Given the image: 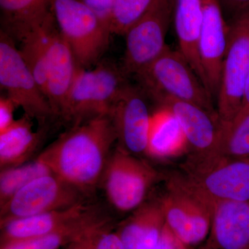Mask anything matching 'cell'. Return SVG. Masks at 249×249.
Segmentation results:
<instances>
[{"label": "cell", "mask_w": 249, "mask_h": 249, "mask_svg": "<svg viewBox=\"0 0 249 249\" xmlns=\"http://www.w3.org/2000/svg\"><path fill=\"white\" fill-rule=\"evenodd\" d=\"M117 138L109 116L73 124L38 157L52 173L86 193L102 180Z\"/></svg>", "instance_id": "obj_1"}, {"label": "cell", "mask_w": 249, "mask_h": 249, "mask_svg": "<svg viewBox=\"0 0 249 249\" xmlns=\"http://www.w3.org/2000/svg\"><path fill=\"white\" fill-rule=\"evenodd\" d=\"M135 77L147 97L156 102L160 98H171L217 114L213 98L186 59L179 51L173 50L168 45Z\"/></svg>", "instance_id": "obj_2"}, {"label": "cell", "mask_w": 249, "mask_h": 249, "mask_svg": "<svg viewBox=\"0 0 249 249\" xmlns=\"http://www.w3.org/2000/svg\"><path fill=\"white\" fill-rule=\"evenodd\" d=\"M122 67L101 60L92 70H77L63 120L72 125L109 114L111 107L129 82Z\"/></svg>", "instance_id": "obj_3"}, {"label": "cell", "mask_w": 249, "mask_h": 249, "mask_svg": "<svg viewBox=\"0 0 249 249\" xmlns=\"http://www.w3.org/2000/svg\"><path fill=\"white\" fill-rule=\"evenodd\" d=\"M165 192L160 197L165 226L181 245L193 247L209 236L213 201L187 181L182 173L165 176Z\"/></svg>", "instance_id": "obj_4"}, {"label": "cell", "mask_w": 249, "mask_h": 249, "mask_svg": "<svg viewBox=\"0 0 249 249\" xmlns=\"http://www.w3.org/2000/svg\"><path fill=\"white\" fill-rule=\"evenodd\" d=\"M52 11L78 67L89 69L101 61L111 35L109 23L80 0H52Z\"/></svg>", "instance_id": "obj_5"}, {"label": "cell", "mask_w": 249, "mask_h": 249, "mask_svg": "<svg viewBox=\"0 0 249 249\" xmlns=\"http://www.w3.org/2000/svg\"><path fill=\"white\" fill-rule=\"evenodd\" d=\"M181 168L189 184L213 202L249 201V158L188 157Z\"/></svg>", "instance_id": "obj_6"}, {"label": "cell", "mask_w": 249, "mask_h": 249, "mask_svg": "<svg viewBox=\"0 0 249 249\" xmlns=\"http://www.w3.org/2000/svg\"><path fill=\"white\" fill-rule=\"evenodd\" d=\"M164 178L145 160L116 146L101 183L109 204L121 213H130L147 201L152 187Z\"/></svg>", "instance_id": "obj_7"}, {"label": "cell", "mask_w": 249, "mask_h": 249, "mask_svg": "<svg viewBox=\"0 0 249 249\" xmlns=\"http://www.w3.org/2000/svg\"><path fill=\"white\" fill-rule=\"evenodd\" d=\"M228 25L217 98V114L224 125L231 124L240 111L249 74V10L235 16Z\"/></svg>", "instance_id": "obj_8"}, {"label": "cell", "mask_w": 249, "mask_h": 249, "mask_svg": "<svg viewBox=\"0 0 249 249\" xmlns=\"http://www.w3.org/2000/svg\"><path fill=\"white\" fill-rule=\"evenodd\" d=\"M0 88L40 127L57 117L12 37L0 31Z\"/></svg>", "instance_id": "obj_9"}, {"label": "cell", "mask_w": 249, "mask_h": 249, "mask_svg": "<svg viewBox=\"0 0 249 249\" xmlns=\"http://www.w3.org/2000/svg\"><path fill=\"white\" fill-rule=\"evenodd\" d=\"M174 0H153L149 9L126 33L123 70L137 76L163 52L170 23Z\"/></svg>", "instance_id": "obj_10"}, {"label": "cell", "mask_w": 249, "mask_h": 249, "mask_svg": "<svg viewBox=\"0 0 249 249\" xmlns=\"http://www.w3.org/2000/svg\"><path fill=\"white\" fill-rule=\"evenodd\" d=\"M85 193L54 174L36 178L0 206V224L84 202Z\"/></svg>", "instance_id": "obj_11"}, {"label": "cell", "mask_w": 249, "mask_h": 249, "mask_svg": "<svg viewBox=\"0 0 249 249\" xmlns=\"http://www.w3.org/2000/svg\"><path fill=\"white\" fill-rule=\"evenodd\" d=\"M147 97L139 85L129 83L108 114L115 129L116 146L130 155H146L152 115Z\"/></svg>", "instance_id": "obj_12"}, {"label": "cell", "mask_w": 249, "mask_h": 249, "mask_svg": "<svg viewBox=\"0 0 249 249\" xmlns=\"http://www.w3.org/2000/svg\"><path fill=\"white\" fill-rule=\"evenodd\" d=\"M157 103L178 119L189 145L188 157L200 159L218 155L222 125L217 114L171 98H160Z\"/></svg>", "instance_id": "obj_13"}, {"label": "cell", "mask_w": 249, "mask_h": 249, "mask_svg": "<svg viewBox=\"0 0 249 249\" xmlns=\"http://www.w3.org/2000/svg\"><path fill=\"white\" fill-rule=\"evenodd\" d=\"M47 42V96L57 117L63 119L78 65L55 19L49 25Z\"/></svg>", "instance_id": "obj_14"}, {"label": "cell", "mask_w": 249, "mask_h": 249, "mask_svg": "<svg viewBox=\"0 0 249 249\" xmlns=\"http://www.w3.org/2000/svg\"><path fill=\"white\" fill-rule=\"evenodd\" d=\"M203 18L199 51L208 89L217 100L222 67L228 42L229 25L223 16L219 0H201Z\"/></svg>", "instance_id": "obj_15"}, {"label": "cell", "mask_w": 249, "mask_h": 249, "mask_svg": "<svg viewBox=\"0 0 249 249\" xmlns=\"http://www.w3.org/2000/svg\"><path fill=\"white\" fill-rule=\"evenodd\" d=\"M207 242L214 249H249V201H213Z\"/></svg>", "instance_id": "obj_16"}, {"label": "cell", "mask_w": 249, "mask_h": 249, "mask_svg": "<svg viewBox=\"0 0 249 249\" xmlns=\"http://www.w3.org/2000/svg\"><path fill=\"white\" fill-rule=\"evenodd\" d=\"M165 227L159 199L147 200L115 227L124 249H156Z\"/></svg>", "instance_id": "obj_17"}, {"label": "cell", "mask_w": 249, "mask_h": 249, "mask_svg": "<svg viewBox=\"0 0 249 249\" xmlns=\"http://www.w3.org/2000/svg\"><path fill=\"white\" fill-rule=\"evenodd\" d=\"M91 207L82 202L68 209L13 219L1 224L0 245L35 238L55 231L84 214Z\"/></svg>", "instance_id": "obj_18"}, {"label": "cell", "mask_w": 249, "mask_h": 249, "mask_svg": "<svg viewBox=\"0 0 249 249\" xmlns=\"http://www.w3.org/2000/svg\"><path fill=\"white\" fill-rule=\"evenodd\" d=\"M202 18L201 0H174L173 22L178 51L209 91L199 51Z\"/></svg>", "instance_id": "obj_19"}, {"label": "cell", "mask_w": 249, "mask_h": 249, "mask_svg": "<svg viewBox=\"0 0 249 249\" xmlns=\"http://www.w3.org/2000/svg\"><path fill=\"white\" fill-rule=\"evenodd\" d=\"M33 120L24 114L16 119L9 128L0 133L1 170L23 164L40 146L45 134V127L33 129Z\"/></svg>", "instance_id": "obj_20"}, {"label": "cell", "mask_w": 249, "mask_h": 249, "mask_svg": "<svg viewBox=\"0 0 249 249\" xmlns=\"http://www.w3.org/2000/svg\"><path fill=\"white\" fill-rule=\"evenodd\" d=\"M111 222L106 214L91 206L80 217L47 235L0 245V249H61L88 232Z\"/></svg>", "instance_id": "obj_21"}, {"label": "cell", "mask_w": 249, "mask_h": 249, "mask_svg": "<svg viewBox=\"0 0 249 249\" xmlns=\"http://www.w3.org/2000/svg\"><path fill=\"white\" fill-rule=\"evenodd\" d=\"M189 153V145L173 113L160 107L151 115L146 155L157 160L175 158Z\"/></svg>", "instance_id": "obj_22"}, {"label": "cell", "mask_w": 249, "mask_h": 249, "mask_svg": "<svg viewBox=\"0 0 249 249\" xmlns=\"http://www.w3.org/2000/svg\"><path fill=\"white\" fill-rule=\"evenodd\" d=\"M52 0H0L1 31L16 37L52 16Z\"/></svg>", "instance_id": "obj_23"}, {"label": "cell", "mask_w": 249, "mask_h": 249, "mask_svg": "<svg viewBox=\"0 0 249 249\" xmlns=\"http://www.w3.org/2000/svg\"><path fill=\"white\" fill-rule=\"evenodd\" d=\"M54 19L55 18L52 14L43 22L36 23L23 31L16 39L20 42L19 50L23 59L46 96L47 81L46 35L47 29Z\"/></svg>", "instance_id": "obj_24"}, {"label": "cell", "mask_w": 249, "mask_h": 249, "mask_svg": "<svg viewBox=\"0 0 249 249\" xmlns=\"http://www.w3.org/2000/svg\"><path fill=\"white\" fill-rule=\"evenodd\" d=\"M50 174H53L52 170L38 156L31 161L1 170L0 206L36 178Z\"/></svg>", "instance_id": "obj_25"}, {"label": "cell", "mask_w": 249, "mask_h": 249, "mask_svg": "<svg viewBox=\"0 0 249 249\" xmlns=\"http://www.w3.org/2000/svg\"><path fill=\"white\" fill-rule=\"evenodd\" d=\"M222 125L218 155L231 159L249 158V113L240 120Z\"/></svg>", "instance_id": "obj_26"}, {"label": "cell", "mask_w": 249, "mask_h": 249, "mask_svg": "<svg viewBox=\"0 0 249 249\" xmlns=\"http://www.w3.org/2000/svg\"><path fill=\"white\" fill-rule=\"evenodd\" d=\"M153 0H114L109 17L111 34L124 36L146 12Z\"/></svg>", "instance_id": "obj_27"}, {"label": "cell", "mask_w": 249, "mask_h": 249, "mask_svg": "<svg viewBox=\"0 0 249 249\" xmlns=\"http://www.w3.org/2000/svg\"><path fill=\"white\" fill-rule=\"evenodd\" d=\"M92 249H124L112 222L98 228L91 237Z\"/></svg>", "instance_id": "obj_28"}, {"label": "cell", "mask_w": 249, "mask_h": 249, "mask_svg": "<svg viewBox=\"0 0 249 249\" xmlns=\"http://www.w3.org/2000/svg\"><path fill=\"white\" fill-rule=\"evenodd\" d=\"M18 108L14 101L5 94L0 96V133L9 128L15 121L14 112Z\"/></svg>", "instance_id": "obj_29"}, {"label": "cell", "mask_w": 249, "mask_h": 249, "mask_svg": "<svg viewBox=\"0 0 249 249\" xmlns=\"http://www.w3.org/2000/svg\"><path fill=\"white\" fill-rule=\"evenodd\" d=\"M91 8L102 19L109 23L114 0H80Z\"/></svg>", "instance_id": "obj_30"}, {"label": "cell", "mask_w": 249, "mask_h": 249, "mask_svg": "<svg viewBox=\"0 0 249 249\" xmlns=\"http://www.w3.org/2000/svg\"><path fill=\"white\" fill-rule=\"evenodd\" d=\"M183 247L165 226L160 244L156 249H182Z\"/></svg>", "instance_id": "obj_31"}, {"label": "cell", "mask_w": 249, "mask_h": 249, "mask_svg": "<svg viewBox=\"0 0 249 249\" xmlns=\"http://www.w3.org/2000/svg\"><path fill=\"white\" fill-rule=\"evenodd\" d=\"M222 6L237 15L249 10V0H219Z\"/></svg>", "instance_id": "obj_32"}, {"label": "cell", "mask_w": 249, "mask_h": 249, "mask_svg": "<svg viewBox=\"0 0 249 249\" xmlns=\"http://www.w3.org/2000/svg\"><path fill=\"white\" fill-rule=\"evenodd\" d=\"M106 225V224H105ZM100 228V227H99ZM88 232V234L80 237L78 240L73 241L71 243L65 246L61 249H92V244H91V237H92L93 232L95 231Z\"/></svg>", "instance_id": "obj_33"}, {"label": "cell", "mask_w": 249, "mask_h": 249, "mask_svg": "<svg viewBox=\"0 0 249 249\" xmlns=\"http://www.w3.org/2000/svg\"><path fill=\"white\" fill-rule=\"evenodd\" d=\"M249 113V74L246 83L245 92H244L243 100H242V106H241L238 114L235 116L232 123L240 120L241 119L248 114Z\"/></svg>", "instance_id": "obj_34"}, {"label": "cell", "mask_w": 249, "mask_h": 249, "mask_svg": "<svg viewBox=\"0 0 249 249\" xmlns=\"http://www.w3.org/2000/svg\"><path fill=\"white\" fill-rule=\"evenodd\" d=\"M182 249H192V247H183V248ZM199 249H214L212 247H211V245H210V244L209 242H206V244L204 246H202V247H201Z\"/></svg>", "instance_id": "obj_35"}]
</instances>
